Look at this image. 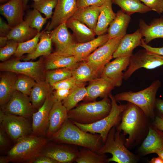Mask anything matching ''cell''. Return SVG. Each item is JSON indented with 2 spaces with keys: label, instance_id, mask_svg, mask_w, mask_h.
<instances>
[{
  "label": "cell",
  "instance_id": "cell-1",
  "mask_svg": "<svg viewBox=\"0 0 163 163\" xmlns=\"http://www.w3.org/2000/svg\"><path fill=\"white\" fill-rule=\"evenodd\" d=\"M48 139L54 142L87 148L97 153L103 144L100 134L82 130L69 119H67L60 128Z\"/></svg>",
  "mask_w": 163,
  "mask_h": 163
},
{
  "label": "cell",
  "instance_id": "cell-2",
  "mask_svg": "<svg viewBox=\"0 0 163 163\" xmlns=\"http://www.w3.org/2000/svg\"><path fill=\"white\" fill-rule=\"evenodd\" d=\"M149 119L139 107L128 102L122 113L121 121L116 128L123 132V135H128L125 143L126 147H130L139 139L141 135L149 125Z\"/></svg>",
  "mask_w": 163,
  "mask_h": 163
},
{
  "label": "cell",
  "instance_id": "cell-3",
  "mask_svg": "<svg viewBox=\"0 0 163 163\" xmlns=\"http://www.w3.org/2000/svg\"><path fill=\"white\" fill-rule=\"evenodd\" d=\"M49 140L44 136L31 134L16 142L8 151L7 155L11 162L33 163L41 155Z\"/></svg>",
  "mask_w": 163,
  "mask_h": 163
},
{
  "label": "cell",
  "instance_id": "cell-4",
  "mask_svg": "<svg viewBox=\"0 0 163 163\" xmlns=\"http://www.w3.org/2000/svg\"><path fill=\"white\" fill-rule=\"evenodd\" d=\"M111 107V101L108 97L98 101L86 102L68 111V119L82 124H91L107 116Z\"/></svg>",
  "mask_w": 163,
  "mask_h": 163
},
{
  "label": "cell",
  "instance_id": "cell-5",
  "mask_svg": "<svg viewBox=\"0 0 163 163\" xmlns=\"http://www.w3.org/2000/svg\"><path fill=\"white\" fill-rule=\"evenodd\" d=\"M161 85L158 80L153 81L146 88L139 91H124L116 94L114 97L117 101H126L134 104L143 111L149 119L154 120L156 95Z\"/></svg>",
  "mask_w": 163,
  "mask_h": 163
},
{
  "label": "cell",
  "instance_id": "cell-6",
  "mask_svg": "<svg viewBox=\"0 0 163 163\" xmlns=\"http://www.w3.org/2000/svg\"><path fill=\"white\" fill-rule=\"evenodd\" d=\"M121 132L116 129V126L113 127L109 131L105 142L97 153L111 154L112 157L107 159V162L136 163L138 157L128 149L120 135Z\"/></svg>",
  "mask_w": 163,
  "mask_h": 163
},
{
  "label": "cell",
  "instance_id": "cell-7",
  "mask_svg": "<svg viewBox=\"0 0 163 163\" xmlns=\"http://www.w3.org/2000/svg\"><path fill=\"white\" fill-rule=\"evenodd\" d=\"M108 97L111 101L112 107L107 116L97 122L88 124H82L72 121L80 129L85 132L100 134L103 144L105 142L111 129L114 126H117L120 123L123 112L127 106V104H118L114 96L111 92Z\"/></svg>",
  "mask_w": 163,
  "mask_h": 163
},
{
  "label": "cell",
  "instance_id": "cell-8",
  "mask_svg": "<svg viewBox=\"0 0 163 163\" xmlns=\"http://www.w3.org/2000/svg\"><path fill=\"white\" fill-rule=\"evenodd\" d=\"M20 59L16 58L1 62L0 71L27 75L37 82L45 80L44 56L36 61H22Z\"/></svg>",
  "mask_w": 163,
  "mask_h": 163
},
{
  "label": "cell",
  "instance_id": "cell-9",
  "mask_svg": "<svg viewBox=\"0 0 163 163\" xmlns=\"http://www.w3.org/2000/svg\"><path fill=\"white\" fill-rule=\"evenodd\" d=\"M0 124L9 138L15 143L32 134L31 120L22 116L5 113L1 109Z\"/></svg>",
  "mask_w": 163,
  "mask_h": 163
},
{
  "label": "cell",
  "instance_id": "cell-10",
  "mask_svg": "<svg viewBox=\"0 0 163 163\" xmlns=\"http://www.w3.org/2000/svg\"><path fill=\"white\" fill-rule=\"evenodd\" d=\"M123 36L109 39L84 59L100 76L105 65L113 58V54Z\"/></svg>",
  "mask_w": 163,
  "mask_h": 163
},
{
  "label": "cell",
  "instance_id": "cell-11",
  "mask_svg": "<svg viewBox=\"0 0 163 163\" xmlns=\"http://www.w3.org/2000/svg\"><path fill=\"white\" fill-rule=\"evenodd\" d=\"M163 65V56L149 52L145 49L132 54L123 79H128L136 70L141 68L152 69Z\"/></svg>",
  "mask_w": 163,
  "mask_h": 163
},
{
  "label": "cell",
  "instance_id": "cell-12",
  "mask_svg": "<svg viewBox=\"0 0 163 163\" xmlns=\"http://www.w3.org/2000/svg\"><path fill=\"white\" fill-rule=\"evenodd\" d=\"M0 109L5 113L24 117L30 120L37 110L29 96L15 90L7 103Z\"/></svg>",
  "mask_w": 163,
  "mask_h": 163
},
{
  "label": "cell",
  "instance_id": "cell-13",
  "mask_svg": "<svg viewBox=\"0 0 163 163\" xmlns=\"http://www.w3.org/2000/svg\"><path fill=\"white\" fill-rule=\"evenodd\" d=\"M110 38L107 34L98 36L94 40L83 43H75L56 53L65 56H76L84 60L99 47L105 43Z\"/></svg>",
  "mask_w": 163,
  "mask_h": 163
},
{
  "label": "cell",
  "instance_id": "cell-14",
  "mask_svg": "<svg viewBox=\"0 0 163 163\" xmlns=\"http://www.w3.org/2000/svg\"><path fill=\"white\" fill-rule=\"evenodd\" d=\"M76 146L65 143L48 142L41 155L50 157L58 163H71L75 161L79 152Z\"/></svg>",
  "mask_w": 163,
  "mask_h": 163
},
{
  "label": "cell",
  "instance_id": "cell-15",
  "mask_svg": "<svg viewBox=\"0 0 163 163\" xmlns=\"http://www.w3.org/2000/svg\"><path fill=\"white\" fill-rule=\"evenodd\" d=\"M55 101L52 92L48 96L42 105L34 113L32 135L38 136H46L50 113Z\"/></svg>",
  "mask_w": 163,
  "mask_h": 163
},
{
  "label": "cell",
  "instance_id": "cell-16",
  "mask_svg": "<svg viewBox=\"0 0 163 163\" xmlns=\"http://www.w3.org/2000/svg\"><path fill=\"white\" fill-rule=\"evenodd\" d=\"M132 55L120 56L109 62L104 67L100 77H105L110 80L115 87H120L123 79L125 70L128 66Z\"/></svg>",
  "mask_w": 163,
  "mask_h": 163
},
{
  "label": "cell",
  "instance_id": "cell-17",
  "mask_svg": "<svg viewBox=\"0 0 163 163\" xmlns=\"http://www.w3.org/2000/svg\"><path fill=\"white\" fill-rule=\"evenodd\" d=\"M77 0H58L50 22L46 27L50 31L72 17L78 8Z\"/></svg>",
  "mask_w": 163,
  "mask_h": 163
},
{
  "label": "cell",
  "instance_id": "cell-18",
  "mask_svg": "<svg viewBox=\"0 0 163 163\" xmlns=\"http://www.w3.org/2000/svg\"><path fill=\"white\" fill-rule=\"evenodd\" d=\"M113 82L108 78L100 77L90 82L86 87L87 93L83 99L86 102L95 101L98 97H108L115 87Z\"/></svg>",
  "mask_w": 163,
  "mask_h": 163
},
{
  "label": "cell",
  "instance_id": "cell-19",
  "mask_svg": "<svg viewBox=\"0 0 163 163\" xmlns=\"http://www.w3.org/2000/svg\"><path fill=\"white\" fill-rule=\"evenodd\" d=\"M25 9L23 0H9L0 6L1 14L5 18L8 24L12 27L24 21Z\"/></svg>",
  "mask_w": 163,
  "mask_h": 163
},
{
  "label": "cell",
  "instance_id": "cell-20",
  "mask_svg": "<svg viewBox=\"0 0 163 163\" xmlns=\"http://www.w3.org/2000/svg\"><path fill=\"white\" fill-rule=\"evenodd\" d=\"M161 150H163V132L150 124L147 135L139 151L142 155H145Z\"/></svg>",
  "mask_w": 163,
  "mask_h": 163
},
{
  "label": "cell",
  "instance_id": "cell-21",
  "mask_svg": "<svg viewBox=\"0 0 163 163\" xmlns=\"http://www.w3.org/2000/svg\"><path fill=\"white\" fill-rule=\"evenodd\" d=\"M68 112L62 101H55L50 112L46 136L48 139L57 132L68 119Z\"/></svg>",
  "mask_w": 163,
  "mask_h": 163
},
{
  "label": "cell",
  "instance_id": "cell-22",
  "mask_svg": "<svg viewBox=\"0 0 163 163\" xmlns=\"http://www.w3.org/2000/svg\"><path fill=\"white\" fill-rule=\"evenodd\" d=\"M84 59L76 56H65L54 52L44 56L43 62L46 70L68 68L72 69Z\"/></svg>",
  "mask_w": 163,
  "mask_h": 163
},
{
  "label": "cell",
  "instance_id": "cell-23",
  "mask_svg": "<svg viewBox=\"0 0 163 163\" xmlns=\"http://www.w3.org/2000/svg\"><path fill=\"white\" fill-rule=\"evenodd\" d=\"M142 36L139 29L134 33L126 34L121 38L120 43L114 53L113 58L132 55L134 49L141 46Z\"/></svg>",
  "mask_w": 163,
  "mask_h": 163
},
{
  "label": "cell",
  "instance_id": "cell-24",
  "mask_svg": "<svg viewBox=\"0 0 163 163\" xmlns=\"http://www.w3.org/2000/svg\"><path fill=\"white\" fill-rule=\"evenodd\" d=\"M139 30L145 42L148 44L156 38H163V17L154 19L149 24L142 19L139 22Z\"/></svg>",
  "mask_w": 163,
  "mask_h": 163
},
{
  "label": "cell",
  "instance_id": "cell-25",
  "mask_svg": "<svg viewBox=\"0 0 163 163\" xmlns=\"http://www.w3.org/2000/svg\"><path fill=\"white\" fill-rule=\"evenodd\" d=\"M66 22L62 23L49 31L52 43L56 48L55 52L61 50L75 43L74 37L69 31Z\"/></svg>",
  "mask_w": 163,
  "mask_h": 163
},
{
  "label": "cell",
  "instance_id": "cell-26",
  "mask_svg": "<svg viewBox=\"0 0 163 163\" xmlns=\"http://www.w3.org/2000/svg\"><path fill=\"white\" fill-rule=\"evenodd\" d=\"M100 12V7L96 5L79 7L71 18L80 21L94 31Z\"/></svg>",
  "mask_w": 163,
  "mask_h": 163
},
{
  "label": "cell",
  "instance_id": "cell-27",
  "mask_svg": "<svg viewBox=\"0 0 163 163\" xmlns=\"http://www.w3.org/2000/svg\"><path fill=\"white\" fill-rule=\"evenodd\" d=\"M0 78V106L4 107L9 101L15 90L18 74L10 72H2Z\"/></svg>",
  "mask_w": 163,
  "mask_h": 163
},
{
  "label": "cell",
  "instance_id": "cell-28",
  "mask_svg": "<svg viewBox=\"0 0 163 163\" xmlns=\"http://www.w3.org/2000/svg\"><path fill=\"white\" fill-rule=\"evenodd\" d=\"M66 24L67 27L72 30L77 43L87 42L96 38L94 31L76 19L71 18L66 21Z\"/></svg>",
  "mask_w": 163,
  "mask_h": 163
},
{
  "label": "cell",
  "instance_id": "cell-29",
  "mask_svg": "<svg viewBox=\"0 0 163 163\" xmlns=\"http://www.w3.org/2000/svg\"><path fill=\"white\" fill-rule=\"evenodd\" d=\"M111 0H108L100 6V12L94 31L96 35L105 34L110 23L115 18Z\"/></svg>",
  "mask_w": 163,
  "mask_h": 163
},
{
  "label": "cell",
  "instance_id": "cell-30",
  "mask_svg": "<svg viewBox=\"0 0 163 163\" xmlns=\"http://www.w3.org/2000/svg\"><path fill=\"white\" fill-rule=\"evenodd\" d=\"M130 20V16L121 10L118 11L107 32L110 39L125 35Z\"/></svg>",
  "mask_w": 163,
  "mask_h": 163
},
{
  "label": "cell",
  "instance_id": "cell-31",
  "mask_svg": "<svg viewBox=\"0 0 163 163\" xmlns=\"http://www.w3.org/2000/svg\"><path fill=\"white\" fill-rule=\"evenodd\" d=\"M53 91L51 86L46 80L36 82L29 97L33 106L36 110L42 105L48 96Z\"/></svg>",
  "mask_w": 163,
  "mask_h": 163
},
{
  "label": "cell",
  "instance_id": "cell-32",
  "mask_svg": "<svg viewBox=\"0 0 163 163\" xmlns=\"http://www.w3.org/2000/svg\"><path fill=\"white\" fill-rule=\"evenodd\" d=\"M38 33L36 29L30 27L24 20L13 27L7 37L8 40H14L20 43L30 40Z\"/></svg>",
  "mask_w": 163,
  "mask_h": 163
},
{
  "label": "cell",
  "instance_id": "cell-33",
  "mask_svg": "<svg viewBox=\"0 0 163 163\" xmlns=\"http://www.w3.org/2000/svg\"><path fill=\"white\" fill-rule=\"evenodd\" d=\"M40 40L34 51L23 57V61L35 59L42 56H46L51 53L52 42L49 31L45 30L40 36Z\"/></svg>",
  "mask_w": 163,
  "mask_h": 163
},
{
  "label": "cell",
  "instance_id": "cell-34",
  "mask_svg": "<svg viewBox=\"0 0 163 163\" xmlns=\"http://www.w3.org/2000/svg\"><path fill=\"white\" fill-rule=\"evenodd\" d=\"M72 77L81 84H85L100 76L91 66L84 60L71 69Z\"/></svg>",
  "mask_w": 163,
  "mask_h": 163
},
{
  "label": "cell",
  "instance_id": "cell-35",
  "mask_svg": "<svg viewBox=\"0 0 163 163\" xmlns=\"http://www.w3.org/2000/svg\"><path fill=\"white\" fill-rule=\"evenodd\" d=\"M112 3L118 5L121 10L130 16L135 13H145L151 10L139 0H111Z\"/></svg>",
  "mask_w": 163,
  "mask_h": 163
},
{
  "label": "cell",
  "instance_id": "cell-36",
  "mask_svg": "<svg viewBox=\"0 0 163 163\" xmlns=\"http://www.w3.org/2000/svg\"><path fill=\"white\" fill-rule=\"evenodd\" d=\"M87 91L85 84L78 85L74 88L69 96L62 102L68 111L75 107L78 104L83 100Z\"/></svg>",
  "mask_w": 163,
  "mask_h": 163
},
{
  "label": "cell",
  "instance_id": "cell-37",
  "mask_svg": "<svg viewBox=\"0 0 163 163\" xmlns=\"http://www.w3.org/2000/svg\"><path fill=\"white\" fill-rule=\"evenodd\" d=\"M107 159L105 154H98L84 147L79 151L75 161L78 163H106L107 162Z\"/></svg>",
  "mask_w": 163,
  "mask_h": 163
},
{
  "label": "cell",
  "instance_id": "cell-38",
  "mask_svg": "<svg viewBox=\"0 0 163 163\" xmlns=\"http://www.w3.org/2000/svg\"><path fill=\"white\" fill-rule=\"evenodd\" d=\"M45 30L38 32L34 37L30 40L18 43L14 54L16 58L21 59L24 54H29L33 53L39 42L40 36Z\"/></svg>",
  "mask_w": 163,
  "mask_h": 163
},
{
  "label": "cell",
  "instance_id": "cell-39",
  "mask_svg": "<svg viewBox=\"0 0 163 163\" xmlns=\"http://www.w3.org/2000/svg\"><path fill=\"white\" fill-rule=\"evenodd\" d=\"M72 76L71 69L62 68L46 70L45 80L51 86L54 84Z\"/></svg>",
  "mask_w": 163,
  "mask_h": 163
},
{
  "label": "cell",
  "instance_id": "cell-40",
  "mask_svg": "<svg viewBox=\"0 0 163 163\" xmlns=\"http://www.w3.org/2000/svg\"><path fill=\"white\" fill-rule=\"evenodd\" d=\"M47 19L46 18H43L41 15L39 11L33 8L27 12L24 21L27 23L30 27L36 29L39 32L46 22Z\"/></svg>",
  "mask_w": 163,
  "mask_h": 163
},
{
  "label": "cell",
  "instance_id": "cell-41",
  "mask_svg": "<svg viewBox=\"0 0 163 163\" xmlns=\"http://www.w3.org/2000/svg\"><path fill=\"white\" fill-rule=\"evenodd\" d=\"M36 82L34 79L30 77L18 74L15 83V90L29 96Z\"/></svg>",
  "mask_w": 163,
  "mask_h": 163
},
{
  "label": "cell",
  "instance_id": "cell-42",
  "mask_svg": "<svg viewBox=\"0 0 163 163\" xmlns=\"http://www.w3.org/2000/svg\"><path fill=\"white\" fill-rule=\"evenodd\" d=\"M58 1V0H39L34 2L32 6L34 8L43 13L48 19L52 18L53 10L56 7Z\"/></svg>",
  "mask_w": 163,
  "mask_h": 163
},
{
  "label": "cell",
  "instance_id": "cell-43",
  "mask_svg": "<svg viewBox=\"0 0 163 163\" xmlns=\"http://www.w3.org/2000/svg\"><path fill=\"white\" fill-rule=\"evenodd\" d=\"M18 43L13 40H8L4 46L0 47V60L2 62L7 60L13 55L14 54Z\"/></svg>",
  "mask_w": 163,
  "mask_h": 163
},
{
  "label": "cell",
  "instance_id": "cell-44",
  "mask_svg": "<svg viewBox=\"0 0 163 163\" xmlns=\"http://www.w3.org/2000/svg\"><path fill=\"white\" fill-rule=\"evenodd\" d=\"M85 84H81L72 77L56 83L51 86L53 90L58 89H72L75 87Z\"/></svg>",
  "mask_w": 163,
  "mask_h": 163
},
{
  "label": "cell",
  "instance_id": "cell-45",
  "mask_svg": "<svg viewBox=\"0 0 163 163\" xmlns=\"http://www.w3.org/2000/svg\"><path fill=\"white\" fill-rule=\"evenodd\" d=\"M151 10L158 14L163 12V0H139Z\"/></svg>",
  "mask_w": 163,
  "mask_h": 163
},
{
  "label": "cell",
  "instance_id": "cell-46",
  "mask_svg": "<svg viewBox=\"0 0 163 163\" xmlns=\"http://www.w3.org/2000/svg\"><path fill=\"white\" fill-rule=\"evenodd\" d=\"M9 137L3 129L0 126V152L6 150L11 145V143Z\"/></svg>",
  "mask_w": 163,
  "mask_h": 163
},
{
  "label": "cell",
  "instance_id": "cell-47",
  "mask_svg": "<svg viewBox=\"0 0 163 163\" xmlns=\"http://www.w3.org/2000/svg\"><path fill=\"white\" fill-rule=\"evenodd\" d=\"M73 89L54 90V91H53V94L56 101H62L67 97Z\"/></svg>",
  "mask_w": 163,
  "mask_h": 163
},
{
  "label": "cell",
  "instance_id": "cell-48",
  "mask_svg": "<svg viewBox=\"0 0 163 163\" xmlns=\"http://www.w3.org/2000/svg\"><path fill=\"white\" fill-rule=\"evenodd\" d=\"M108 0H77L78 8L95 5L100 7Z\"/></svg>",
  "mask_w": 163,
  "mask_h": 163
},
{
  "label": "cell",
  "instance_id": "cell-49",
  "mask_svg": "<svg viewBox=\"0 0 163 163\" xmlns=\"http://www.w3.org/2000/svg\"><path fill=\"white\" fill-rule=\"evenodd\" d=\"M141 46L151 53L163 56V46L159 47H152L146 43L142 38Z\"/></svg>",
  "mask_w": 163,
  "mask_h": 163
},
{
  "label": "cell",
  "instance_id": "cell-50",
  "mask_svg": "<svg viewBox=\"0 0 163 163\" xmlns=\"http://www.w3.org/2000/svg\"><path fill=\"white\" fill-rule=\"evenodd\" d=\"M13 27L8 24L4 22L0 17V36H6L11 30Z\"/></svg>",
  "mask_w": 163,
  "mask_h": 163
},
{
  "label": "cell",
  "instance_id": "cell-51",
  "mask_svg": "<svg viewBox=\"0 0 163 163\" xmlns=\"http://www.w3.org/2000/svg\"><path fill=\"white\" fill-rule=\"evenodd\" d=\"M33 163H58V162L50 157L41 155L35 159Z\"/></svg>",
  "mask_w": 163,
  "mask_h": 163
},
{
  "label": "cell",
  "instance_id": "cell-52",
  "mask_svg": "<svg viewBox=\"0 0 163 163\" xmlns=\"http://www.w3.org/2000/svg\"><path fill=\"white\" fill-rule=\"evenodd\" d=\"M156 110V115L163 117V100L156 98L154 110Z\"/></svg>",
  "mask_w": 163,
  "mask_h": 163
},
{
  "label": "cell",
  "instance_id": "cell-53",
  "mask_svg": "<svg viewBox=\"0 0 163 163\" xmlns=\"http://www.w3.org/2000/svg\"><path fill=\"white\" fill-rule=\"evenodd\" d=\"M152 125L158 129L163 131V117L155 116Z\"/></svg>",
  "mask_w": 163,
  "mask_h": 163
},
{
  "label": "cell",
  "instance_id": "cell-54",
  "mask_svg": "<svg viewBox=\"0 0 163 163\" xmlns=\"http://www.w3.org/2000/svg\"><path fill=\"white\" fill-rule=\"evenodd\" d=\"M8 40L6 36H0V46L2 47L4 46L7 44Z\"/></svg>",
  "mask_w": 163,
  "mask_h": 163
},
{
  "label": "cell",
  "instance_id": "cell-55",
  "mask_svg": "<svg viewBox=\"0 0 163 163\" xmlns=\"http://www.w3.org/2000/svg\"><path fill=\"white\" fill-rule=\"evenodd\" d=\"M150 163H163V160L159 156L157 157H154L149 161Z\"/></svg>",
  "mask_w": 163,
  "mask_h": 163
},
{
  "label": "cell",
  "instance_id": "cell-56",
  "mask_svg": "<svg viewBox=\"0 0 163 163\" xmlns=\"http://www.w3.org/2000/svg\"><path fill=\"white\" fill-rule=\"evenodd\" d=\"M10 162V160L7 155L0 156V163H8Z\"/></svg>",
  "mask_w": 163,
  "mask_h": 163
},
{
  "label": "cell",
  "instance_id": "cell-57",
  "mask_svg": "<svg viewBox=\"0 0 163 163\" xmlns=\"http://www.w3.org/2000/svg\"><path fill=\"white\" fill-rule=\"evenodd\" d=\"M163 160V150H159L155 152Z\"/></svg>",
  "mask_w": 163,
  "mask_h": 163
},
{
  "label": "cell",
  "instance_id": "cell-58",
  "mask_svg": "<svg viewBox=\"0 0 163 163\" xmlns=\"http://www.w3.org/2000/svg\"><path fill=\"white\" fill-rule=\"evenodd\" d=\"M34 2H38L39 0H33ZM29 0H23L25 8H26L27 7V5Z\"/></svg>",
  "mask_w": 163,
  "mask_h": 163
},
{
  "label": "cell",
  "instance_id": "cell-59",
  "mask_svg": "<svg viewBox=\"0 0 163 163\" xmlns=\"http://www.w3.org/2000/svg\"><path fill=\"white\" fill-rule=\"evenodd\" d=\"M9 0H0V2L1 3H2Z\"/></svg>",
  "mask_w": 163,
  "mask_h": 163
}]
</instances>
